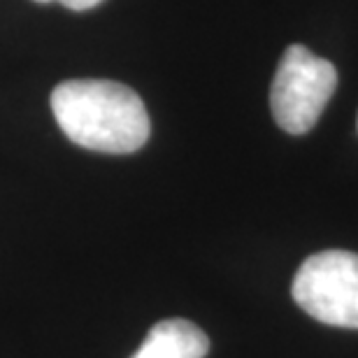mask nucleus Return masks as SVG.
I'll list each match as a JSON object with an SVG mask.
<instances>
[{
	"label": "nucleus",
	"instance_id": "f257e3e1",
	"mask_svg": "<svg viewBox=\"0 0 358 358\" xmlns=\"http://www.w3.org/2000/svg\"><path fill=\"white\" fill-rule=\"evenodd\" d=\"M52 112L68 140L91 152L133 154L152 133L147 107L112 80H68L52 91Z\"/></svg>",
	"mask_w": 358,
	"mask_h": 358
},
{
	"label": "nucleus",
	"instance_id": "f03ea898",
	"mask_svg": "<svg viewBox=\"0 0 358 358\" xmlns=\"http://www.w3.org/2000/svg\"><path fill=\"white\" fill-rule=\"evenodd\" d=\"M338 87V70L303 45L282 54L270 89V107L277 126L291 135L310 133Z\"/></svg>",
	"mask_w": 358,
	"mask_h": 358
},
{
	"label": "nucleus",
	"instance_id": "7ed1b4c3",
	"mask_svg": "<svg viewBox=\"0 0 358 358\" xmlns=\"http://www.w3.org/2000/svg\"><path fill=\"white\" fill-rule=\"evenodd\" d=\"M291 293L300 310L321 324L358 328V254L326 249L307 256Z\"/></svg>",
	"mask_w": 358,
	"mask_h": 358
},
{
	"label": "nucleus",
	"instance_id": "20e7f679",
	"mask_svg": "<svg viewBox=\"0 0 358 358\" xmlns=\"http://www.w3.org/2000/svg\"><path fill=\"white\" fill-rule=\"evenodd\" d=\"M210 340L196 324L186 319L159 321L133 358H205Z\"/></svg>",
	"mask_w": 358,
	"mask_h": 358
},
{
	"label": "nucleus",
	"instance_id": "39448f33",
	"mask_svg": "<svg viewBox=\"0 0 358 358\" xmlns=\"http://www.w3.org/2000/svg\"><path fill=\"white\" fill-rule=\"evenodd\" d=\"M35 3H61V5H66L68 10L84 12V10H91V7L100 5L103 0H35Z\"/></svg>",
	"mask_w": 358,
	"mask_h": 358
}]
</instances>
